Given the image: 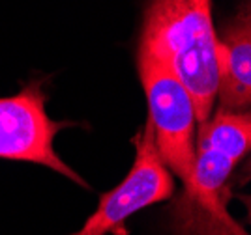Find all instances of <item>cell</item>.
<instances>
[{
  "label": "cell",
  "instance_id": "obj_6",
  "mask_svg": "<svg viewBox=\"0 0 251 235\" xmlns=\"http://www.w3.org/2000/svg\"><path fill=\"white\" fill-rule=\"evenodd\" d=\"M216 36L220 108L248 112L251 107V8L248 0L223 22Z\"/></svg>",
  "mask_w": 251,
  "mask_h": 235
},
{
  "label": "cell",
  "instance_id": "obj_1",
  "mask_svg": "<svg viewBox=\"0 0 251 235\" xmlns=\"http://www.w3.org/2000/svg\"><path fill=\"white\" fill-rule=\"evenodd\" d=\"M251 116L220 108L201 123L195 142L193 177L173 209L176 235H248L227 211V183L250 151Z\"/></svg>",
  "mask_w": 251,
  "mask_h": 235
},
{
  "label": "cell",
  "instance_id": "obj_2",
  "mask_svg": "<svg viewBox=\"0 0 251 235\" xmlns=\"http://www.w3.org/2000/svg\"><path fill=\"white\" fill-rule=\"evenodd\" d=\"M212 0H148L139 43L167 62L186 86L195 118H210L218 97V36Z\"/></svg>",
  "mask_w": 251,
  "mask_h": 235
},
{
  "label": "cell",
  "instance_id": "obj_4",
  "mask_svg": "<svg viewBox=\"0 0 251 235\" xmlns=\"http://www.w3.org/2000/svg\"><path fill=\"white\" fill-rule=\"evenodd\" d=\"M45 103L47 93L43 92L42 79L30 81L11 97H0V159L42 164L88 189L83 177L52 148L56 133L72 123L51 120Z\"/></svg>",
  "mask_w": 251,
  "mask_h": 235
},
{
  "label": "cell",
  "instance_id": "obj_5",
  "mask_svg": "<svg viewBox=\"0 0 251 235\" xmlns=\"http://www.w3.org/2000/svg\"><path fill=\"white\" fill-rule=\"evenodd\" d=\"M133 146L135 161L129 174L120 185L100 198L98 209L74 235H107L116 232L129 215L173 196L175 181L157 153L150 120L135 134Z\"/></svg>",
  "mask_w": 251,
  "mask_h": 235
},
{
  "label": "cell",
  "instance_id": "obj_3",
  "mask_svg": "<svg viewBox=\"0 0 251 235\" xmlns=\"http://www.w3.org/2000/svg\"><path fill=\"white\" fill-rule=\"evenodd\" d=\"M137 69L148 101L157 153L184 187L191 183L195 163V107L167 62L139 43Z\"/></svg>",
  "mask_w": 251,
  "mask_h": 235
}]
</instances>
